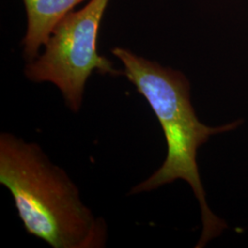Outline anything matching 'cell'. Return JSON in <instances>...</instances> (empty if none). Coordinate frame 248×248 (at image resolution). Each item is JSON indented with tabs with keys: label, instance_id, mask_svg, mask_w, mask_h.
<instances>
[{
	"label": "cell",
	"instance_id": "cell-2",
	"mask_svg": "<svg viewBox=\"0 0 248 248\" xmlns=\"http://www.w3.org/2000/svg\"><path fill=\"white\" fill-rule=\"evenodd\" d=\"M112 53L124 63V75L147 100L166 137L168 154L165 162L150 177L133 186L131 194L151 191L183 179L191 186L202 210V232L196 248L218 236L226 224L208 206L202 183L197 153L211 136L230 132L240 121L210 127L200 122L190 100V88L181 72L164 67L138 56L130 50L116 47Z\"/></svg>",
	"mask_w": 248,
	"mask_h": 248
},
{
	"label": "cell",
	"instance_id": "cell-4",
	"mask_svg": "<svg viewBox=\"0 0 248 248\" xmlns=\"http://www.w3.org/2000/svg\"><path fill=\"white\" fill-rule=\"evenodd\" d=\"M26 7L28 27L23 39L24 54L30 61L38 55L59 21L84 0H23Z\"/></svg>",
	"mask_w": 248,
	"mask_h": 248
},
{
	"label": "cell",
	"instance_id": "cell-3",
	"mask_svg": "<svg viewBox=\"0 0 248 248\" xmlns=\"http://www.w3.org/2000/svg\"><path fill=\"white\" fill-rule=\"evenodd\" d=\"M109 0H90L59 21L45 44V53L26 66L27 78L36 83L50 82L62 93L73 112L79 111L84 90L94 71L119 76L107 58L97 50L98 30Z\"/></svg>",
	"mask_w": 248,
	"mask_h": 248
},
{
	"label": "cell",
	"instance_id": "cell-1",
	"mask_svg": "<svg viewBox=\"0 0 248 248\" xmlns=\"http://www.w3.org/2000/svg\"><path fill=\"white\" fill-rule=\"evenodd\" d=\"M0 183L29 234L53 248H101L107 225L82 202L78 186L35 142L0 135Z\"/></svg>",
	"mask_w": 248,
	"mask_h": 248
}]
</instances>
